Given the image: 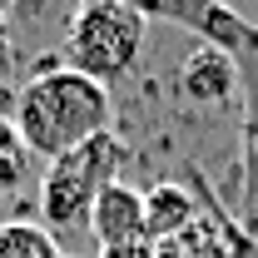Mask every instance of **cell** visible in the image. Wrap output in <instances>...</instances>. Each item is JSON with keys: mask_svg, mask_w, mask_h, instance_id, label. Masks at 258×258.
I'll use <instances>...</instances> for the list:
<instances>
[{"mask_svg": "<svg viewBox=\"0 0 258 258\" xmlns=\"http://www.w3.org/2000/svg\"><path fill=\"white\" fill-rule=\"evenodd\" d=\"M109 119H114L109 90L70 64H40L10 104V129L20 149L40 154L45 164L90 144L95 134H109Z\"/></svg>", "mask_w": 258, "mask_h": 258, "instance_id": "cell-1", "label": "cell"}, {"mask_svg": "<svg viewBox=\"0 0 258 258\" xmlns=\"http://www.w3.org/2000/svg\"><path fill=\"white\" fill-rule=\"evenodd\" d=\"M149 15L129 0H85L64 25V64L90 75L95 85H114L144 55Z\"/></svg>", "mask_w": 258, "mask_h": 258, "instance_id": "cell-2", "label": "cell"}, {"mask_svg": "<svg viewBox=\"0 0 258 258\" xmlns=\"http://www.w3.org/2000/svg\"><path fill=\"white\" fill-rule=\"evenodd\" d=\"M129 149L124 139L109 129V134H95L90 144L70 149L60 159L45 164V179H40V219L50 233H64V228L90 224V209L95 199L109 184H119V169H124Z\"/></svg>", "mask_w": 258, "mask_h": 258, "instance_id": "cell-3", "label": "cell"}, {"mask_svg": "<svg viewBox=\"0 0 258 258\" xmlns=\"http://www.w3.org/2000/svg\"><path fill=\"white\" fill-rule=\"evenodd\" d=\"M149 20H169V25H184V30L199 35V45H214L224 55H258V25L248 15H238L233 5H219V0H164V5H139Z\"/></svg>", "mask_w": 258, "mask_h": 258, "instance_id": "cell-4", "label": "cell"}, {"mask_svg": "<svg viewBox=\"0 0 258 258\" xmlns=\"http://www.w3.org/2000/svg\"><path fill=\"white\" fill-rule=\"evenodd\" d=\"M179 95L199 109H214V104L233 99L238 95V60L214 50V45H194L179 60Z\"/></svg>", "mask_w": 258, "mask_h": 258, "instance_id": "cell-5", "label": "cell"}, {"mask_svg": "<svg viewBox=\"0 0 258 258\" xmlns=\"http://www.w3.org/2000/svg\"><path fill=\"white\" fill-rule=\"evenodd\" d=\"M90 233H95L99 253L104 248H129V243H149L144 238V194L129 189L124 179L109 184L90 209Z\"/></svg>", "mask_w": 258, "mask_h": 258, "instance_id": "cell-6", "label": "cell"}, {"mask_svg": "<svg viewBox=\"0 0 258 258\" xmlns=\"http://www.w3.org/2000/svg\"><path fill=\"white\" fill-rule=\"evenodd\" d=\"M199 219H204L199 194L184 189V184H154L144 194V238L149 243H169V238L189 233Z\"/></svg>", "mask_w": 258, "mask_h": 258, "instance_id": "cell-7", "label": "cell"}, {"mask_svg": "<svg viewBox=\"0 0 258 258\" xmlns=\"http://www.w3.org/2000/svg\"><path fill=\"white\" fill-rule=\"evenodd\" d=\"M194 194H199V209H204V219H209V224H214V233H219L224 253H228V258H258V238H253L243 224H238L233 214H228L219 199H214V189H209L199 174H194Z\"/></svg>", "mask_w": 258, "mask_h": 258, "instance_id": "cell-8", "label": "cell"}, {"mask_svg": "<svg viewBox=\"0 0 258 258\" xmlns=\"http://www.w3.org/2000/svg\"><path fill=\"white\" fill-rule=\"evenodd\" d=\"M0 258H64V253H60V238L45 224L10 219V224H0Z\"/></svg>", "mask_w": 258, "mask_h": 258, "instance_id": "cell-9", "label": "cell"}, {"mask_svg": "<svg viewBox=\"0 0 258 258\" xmlns=\"http://www.w3.org/2000/svg\"><path fill=\"white\" fill-rule=\"evenodd\" d=\"M99 258H159L154 243H129V248H104Z\"/></svg>", "mask_w": 258, "mask_h": 258, "instance_id": "cell-10", "label": "cell"}, {"mask_svg": "<svg viewBox=\"0 0 258 258\" xmlns=\"http://www.w3.org/2000/svg\"><path fill=\"white\" fill-rule=\"evenodd\" d=\"M248 233H253V238H258V224H253V228H248Z\"/></svg>", "mask_w": 258, "mask_h": 258, "instance_id": "cell-11", "label": "cell"}]
</instances>
